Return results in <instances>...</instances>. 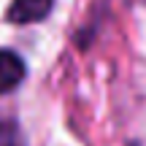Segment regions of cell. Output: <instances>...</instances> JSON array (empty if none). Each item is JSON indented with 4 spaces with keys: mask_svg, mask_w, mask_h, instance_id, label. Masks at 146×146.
<instances>
[{
    "mask_svg": "<svg viewBox=\"0 0 146 146\" xmlns=\"http://www.w3.org/2000/svg\"><path fill=\"white\" fill-rule=\"evenodd\" d=\"M54 0H11L8 22L11 25H33L52 14Z\"/></svg>",
    "mask_w": 146,
    "mask_h": 146,
    "instance_id": "1",
    "label": "cell"
},
{
    "mask_svg": "<svg viewBox=\"0 0 146 146\" xmlns=\"http://www.w3.org/2000/svg\"><path fill=\"white\" fill-rule=\"evenodd\" d=\"M27 76L25 60L11 49H0V95L14 92Z\"/></svg>",
    "mask_w": 146,
    "mask_h": 146,
    "instance_id": "2",
    "label": "cell"
},
{
    "mask_svg": "<svg viewBox=\"0 0 146 146\" xmlns=\"http://www.w3.org/2000/svg\"><path fill=\"white\" fill-rule=\"evenodd\" d=\"M0 146H25L22 127L14 119H0Z\"/></svg>",
    "mask_w": 146,
    "mask_h": 146,
    "instance_id": "3",
    "label": "cell"
}]
</instances>
